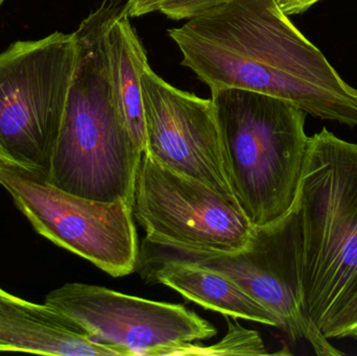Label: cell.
Segmentation results:
<instances>
[{"instance_id": "20", "label": "cell", "mask_w": 357, "mask_h": 356, "mask_svg": "<svg viewBox=\"0 0 357 356\" xmlns=\"http://www.w3.org/2000/svg\"><path fill=\"white\" fill-rule=\"evenodd\" d=\"M6 1V0H0V8H1L2 3Z\"/></svg>"}, {"instance_id": "17", "label": "cell", "mask_w": 357, "mask_h": 356, "mask_svg": "<svg viewBox=\"0 0 357 356\" xmlns=\"http://www.w3.org/2000/svg\"><path fill=\"white\" fill-rule=\"evenodd\" d=\"M167 1L169 0H128L123 6L130 18H134L159 12L161 6Z\"/></svg>"}, {"instance_id": "1", "label": "cell", "mask_w": 357, "mask_h": 356, "mask_svg": "<svg viewBox=\"0 0 357 356\" xmlns=\"http://www.w3.org/2000/svg\"><path fill=\"white\" fill-rule=\"evenodd\" d=\"M210 90H248L287 100L307 114L357 127V89L284 14L276 0H227L169 29Z\"/></svg>"}, {"instance_id": "9", "label": "cell", "mask_w": 357, "mask_h": 356, "mask_svg": "<svg viewBox=\"0 0 357 356\" xmlns=\"http://www.w3.org/2000/svg\"><path fill=\"white\" fill-rule=\"evenodd\" d=\"M142 92L144 153L237 204L227 177L213 100L174 87L150 65L142 75Z\"/></svg>"}, {"instance_id": "13", "label": "cell", "mask_w": 357, "mask_h": 356, "mask_svg": "<svg viewBox=\"0 0 357 356\" xmlns=\"http://www.w3.org/2000/svg\"><path fill=\"white\" fill-rule=\"evenodd\" d=\"M107 52L115 98L138 148L144 150V115L142 75L148 56L125 6L111 17L106 31Z\"/></svg>"}, {"instance_id": "6", "label": "cell", "mask_w": 357, "mask_h": 356, "mask_svg": "<svg viewBox=\"0 0 357 356\" xmlns=\"http://www.w3.org/2000/svg\"><path fill=\"white\" fill-rule=\"evenodd\" d=\"M0 185L38 234L90 261L112 277L139 261L133 207L98 202L59 189L35 171L0 159Z\"/></svg>"}, {"instance_id": "10", "label": "cell", "mask_w": 357, "mask_h": 356, "mask_svg": "<svg viewBox=\"0 0 357 356\" xmlns=\"http://www.w3.org/2000/svg\"><path fill=\"white\" fill-rule=\"evenodd\" d=\"M165 254L192 261L230 278L280 319L294 343L304 342L319 356H341L300 307L295 261L287 215L276 223L254 228L249 242L237 252H199L167 249Z\"/></svg>"}, {"instance_id": "2", "label": "cell", "mask_w": 357, "mask_h": 356, "mask_svg": "<svg viewBox=\"0 0 357 356\" xmlns=\"http://www.w3.org/2000/svg\"><path fill=\"white\" fill-rule=\"evenodd\" d=\"M287 217L300 307L321 330L357 292V144L310 136Z\"/></svg>"}, {"instance_id": "16", "label": "cell", "mask_w": 357, "mask_h": 356, "mask_svg": "<svg viewBox=\"0 0 357 356\" xmlns=\"http://www.w3.org/2000/svg\"><path fill=\"white\" fill-rule=\"evenodd\" d=\"M227 0H169L159 12L172 20H188Z\"/></svg>"}, {"instance_id": "12", "label": "cell", "mask_w": 357, "mask_h": 356, "mask_svg": "<svg viewBox=\"0 0 357 356\" xmlns=\"http://www.w3.org/2000/svg\"><path fill=\"white\" fill-rule=\"evenodd\" d=\"M144 265L148 281L169 286L204 309L282 330L276 315L222 274L165 253L152 255Z\"/></svg>"}, {"instance_id": "7", "label": "cell", "mask_w": 357, "mask_h": 356, "mask_svg": "<svg viewBox=\"0 0 357 356\" xmlns=\"http://www.w3.org/2000/svg\"><path fill=\"white\" fill-rule=\"evenodd\" d=\"M133 215L146 231V242L163 249L237 252L254 231L236 203L159 164L146 153L136 176Z\"/></svg>"}, {"instance_id": "14", "label": "cell", "mask_w": 357, "mask_h": 356, "mask_svg": "<svg viewBox=\"0 0 357 356\" xmlns=\"http://www.w3.org/2000/svg\"><path fill=\"white\" fill-rule=\"evenodd\" d=\"M228 332L225 338L211 346L182 345L172 351L171 355H268L261 336L255 330H249L225 316Z\"/></svg>"}, {"instance_id": "19", "label": "cell", "mask_w": 357, "mask_h": 356, "mask_svg": "<svg viewBox=\"0 0 357 356\" xmlns=\"http://www.w3.org/2000/svg\"><path fill=\"white\" fill-rule=\"evenodd\" d=\"M123 0H104L105 3L111 4V6H121Z\"/></svg>"}, {"instance_id": "11", "label": "cell", "mask_w": 357, "mask_h": 356, "mask_svg": "<svg viewBox=\"0 0 357 356\" xmlns=\"http://www.w3.org/2000/svg\"><path fill=\"white\" fill-rule=\"evenodd\" d=\"M0 351L42 355L126 356L100 344L70 318L50 305L23 300L0 288Z\"/></svg>"}, {"instance_id": "15", "label": "cell", "mask_w": 357, "mask_h": 356, "mask_svg": "<svg viewBox=\"0 0 357 356\" xmlns=\"http://www.w3.org/2000/svg\"><path fill=\"white\" fill-rule=\"evenodd\" d=\"M327 339H357V292L321 328Z\"/></svg>"}, {"instance_id": "18", "label": "cell", "mask_w": 357, "mask_h": 356, "mask_svg": "<svg viewBox=\"0 0 357 356\" xmlns=\"http://www.w3.org/2000/svg\"><path fill=\"white\" fill-rule=\"evenodd\" d=\"M280 10L287 16L301 14L320 0H276Z\"/></svg>"}, {"instance_id": "3", "label": "cell", "mask_w": 357, "mask_h": 356, "mask_svg": "<svg viewBox=\"0 0 357 356\" xmlns=\"http://www.w3.org/2000/svg\"><path fill=\"white\" fill-rule=\"evenodd\" d=\"M119 6L102 2L73 33L77 63L48 182L73 196L133 207L144 152L115 98L106 43Z\"/></svg>"}, {"instance_id": "4", "label": "cell", "mask_w": 357, "mask_h": 356, "mask_svg": "<svg viewBox=\"0 0 357 356\" xmlns=\"http://www.w3.org/2000/svg\"><path fill=\"white\" fill-rule=\"evenodd\" d=\"M225 167L239 208L254 228L276 223L295 203L310 136L307 113L274 96L211 90Z\"/></svg>"}, {"instance_id": "8", "label": "cell", "mask_w": 357, "mask_h": 356, "mask_svg": "<svg viewBox=\"0 0 357 356\" xmlns=\"http://www.w3.org/2000/svg\"><path fill=\"white\" fill-rule=\"evenodd\" d=\"M96 342L126 356L171 355L182 345L209 340L218 330L181 304L157 302L90 284H66L44 300Z\"/></svg>"}, {"instance_id": "5", "label": "cell", "mask_w": 357, "mask_h": 356, "mask_svg": "<svg viewBox=\"0 0 357 356\" xmlns=\"http://www.w3.org/2000/svg\"><path fill=\"white\" fill-rule=\"evenodd\" d=\"M77 63L73 33L0 52V159L50 178Z\"/></svg>"}]
</instances>
